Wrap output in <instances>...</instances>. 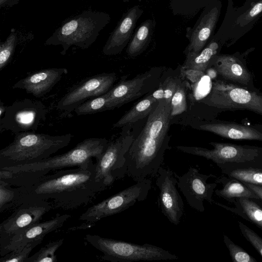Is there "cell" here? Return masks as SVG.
Listing matches in <instances>:
<instances>
[{
  "instance_id": "obj_1",
  "label": "cell",
  "mask_w": 262,
  "mask_h": 262,
  "mask_svg": "<svg viewBox=\"0 0 262 262\" xmlns=\"http://www.w3.org/2000/svg\"><path fill=\"white\" fill-rule=\"evenodd\" d=\"M53 172L44 176L29 192L31 197L49 202L53 209L71 210L85 206L107 188L96 178L93 159Z\"/></svg>"
},
{
  "instance_id": "obj_2",
  "label": "cell",
  "mask_w": 262,
  "mask_h": 262,
  "mask_svg": "<svg viewBox=\"0 0 262 262\" xmlns=\"http://www.w3.org/2000/svg\"><path fill=\"white\" fill-rule=\"evenodd\" d=\"M170 102L160 100L125 155L126 175L137 182L157 176L168 146Z\"/></svg>"
},
{
  "instance_id": "obj_3",
  "label": "cell",
  "mask_w": 262,
  "mask_h": 262,
  "mask_svg": "<svg viewBox=\"0 0 262 262\" xmlns=\"http://www.w3.org/2000/svg\"><path fill=\"white\" fill-rule=\"evenodd\" d=\"M73 135L61 136L24 132L16 133L13 141L0 149V168L37 162L67 146Z\"/></svg>"
},
{
  "instance_id": "obj_4",
  "label": "cell",
  "mask_w": 262,
  "mask_h": 262,
  "mask_svg": "<svg viewBox=\"0 0 262 262\" xmlns=\"http://www.w3.org/2000/svg\"><path fill=\"white\" fill-rule=\"evenodd\" d=\"M110 15L102 11L86 10L65 21L46 41V45H60V54L66 55L70 47L82 49L96 41L101 31L108 24Z\"/></svg>"
},
{
  "instance_id": "obj_5",
  "label": "cell",
  "mask_w": 262,
  "mask_h": 262,
  "mask_svg": "<svg viewBox=\"0 0 262 262\" xmlns=\"http://www.w3.org/2000/svg\"><path fill=\"white\" fill-rule=\"evenodd\" d=\"M108 140L90 138L78 143L68 151L31 164L4 167L0 169L14 172H40L45 176L51 171L79 166L94 158L98 160L104 150Z\"/></svg>"
},
{
  "instance_id": "obj_6",
  "label": "cell",
  "mask_w": 262,
  "mask_h": 262,
  "mask_svg": "<svg viewBox=\"0 0 262 262\" xmlns=\"http://www.w3.org/2000/svg\"><path fill=\"white\" fill-rule=\"evenodd\" d=\"M84 240L102 253L100 259L103 260L133 262L179 258L161 247L148 244L139 245L90 234L85 235Z\"/></svg>"
},
{
  "instance_id": "obj_7",
  "label": "cell",
  "mask_w": 262,
  "mask_h": 262,
  "mask_svg": "<svg viewBox=\"0 0 262 262\" xmlns=\"http://www.w3.org/2000/svg\"><path fill=\"white\" fill-rule=\"evenodd\" d=\"M133 125L122 127L120 135L108 141L106 146L95 163L96 178L107 188L116 180L126 175L125 155L134 139Z\"/></svg>"
},
{
  "instance_id": "obj_8",
  "label": "cell",
  "mask_w": 262,
  "mask_h": 262,
  "mask_svg": "<svg viewBox=\"0 0 262 262\" xmlns=\"http://www.w3.org/2000/svg\"><path fill=\"white\" fill-rule=\"evenodd\" d=\"M151 188V181L146 178L122 190L89 207L79 216L88 225L94 224L103 218L120 213L138 202L145 200Z\"/></svg>"
},
{
  "instance_id": "obj_9",
  "label": "cell",
  "mask_w": 262,
  "mask_h": 262,
  "mask_svg": "<svg viewBox=\"0 0 262 262\" xmlns=\"http://www.w3.org/2000/svg\"><path fill=\"white\" fill-rule=\"evenodd\" d=\"M201 102L219 108L247 110L262 115L260 95L221 80L212 82L210 93Z\"/></svg>"
},
{
  "instance_id": "obj_10",
  "label": "cell",
  "mask_w": 262,
  "mask_h": 262,
  "mask_svg": "<svg viewBox=\"0 0 262 262\" xmlns=\"http://www.w3.org/2000/svg\"><path fill=\"white\" fill-rule=\"evenodd\" d=\"M261 12L262 0H246L238 8L228 0L224 19L215 35L224 43L228 40L236 41L253 28Z\"/></svg>"
},
{
  "instance_id": "obj_11",
  "label": "cell",
  "mask_w": 262,
  "mask_h": 262,
  "mask_svg": "<svg viewBox=\"0 0 262 262\" xmlns=\"http://www.w3.org/2000/svg\"><path fill=\"white\" fill-rule=\"evenodd\" d=\"M117 80L115 73H103L86 78L69 89L57 104V108L66 114L92 98L109 91Z\"/></svg>"
},
{
  "instance_id": "obj_12",
  "label": "cell",
  "mask_w": 262,
  "mask_h": 262,
  "mask_svg": "<svg viewBox=\"0 0 262 262\" xmlns=\"http://www.w3.org/2000/svg\"><path fill=\"white\" fill-rule=\"evenodd\" d=\"M209 144L213 147V149L181 145L176 146V148L185 153L210 160L216 164L262 159V148L257 146L214 142Z\"/></svg>"
},
{
  "instance_id": "obj_13",
  "label": "cell",
  "mask_w": 262,
  "mask_h": 262,
  "mask_svg": "<svg viewBox=\"0 0 262 262\" xmlns=\"http://www.w3.org/2000/svg\"><path fill=\"white\" fill-rule=\"evenodd\" d=\"M178 179V187L186 199L187 204L194 210L203 212L205 211L204 202L213 203V193L217 183H208L210 178H216L212 174H205L193 167H190L188 171L180 176L173 172Z\"/></svg>"
},
{
  "instance_id": "obj_14",
  "label": "cell",
  "mask_w": 262,
  "mask_h": 262,
  "mask_svg": "<svg viewBox=\"0 0 262 262\" xmlns=\"http://www.w3.org/2000/svg\"><path fill=\"white\" fill-rule=\"evenodd\" d=\"M158 71L152 68L148 71L127 79L123 76L119 81L108 91L109 103L111 110L135 100L152 92L156 88Z\"/></svg>"
},
{
  "instance_id": "obj_15",
  "label": "cell",
  "mask_w": 262,
  "mask_h": 262,
  "mask_svg": "<svg viewBox=\"0 0 262 262\" xmlns=\"http://www.w3.org/2000/svg\"><path fill=\"white\" fill-rule=\"evenodd\" d=\"M46 109L39 101L24 100L6 108L0 122V129L16 133L36 129L45 119Z\"/></svg>"
},
{
  "instance_id": "obj_16",
  "label": "cell",
  "mask_w": 262,
  "mask_h": 262,
  "mask_svg": "<svg viewBox=\"0 0 262 262\" xmlns=\"http://www.w3.org/2000/svg\"><path fill=\"white\" fill-rule=\"evenodd\" d=\"M52 209V206L49 202L30 196L0 224V240L10 237L40 222L43 216Z\"/></svg>"
},
{
  "instance_id": "obj_17",
  "label": "cell",
  "mask_w": 262,
  "mask_h": 262,
  "mask_svg": "<svg viewBox=\"0 0 262 262\" xmlns=\"http://www.w3.org/2000/svg\"><path fill=\"white\" fill-rule=\"evenodd\" d=\"M156 185L159 189L158 205L162 214L175 226L184 213L183 199L176 187L178 179L169 168L161 166L157 172Z\"/></svg>"
},
{
  "instance_id": "obj_18",
  "label": "cell",
  "mask_w": 262,
  "mask_h": 262,
  "mask_svg": "<svg viewBox=\"0 0 262 262\" xmlns=\"http://www.w3.org/2000/svg\"><path fill=\"white\" fill-rule=\"evenodd\" d=\"M70 217L68 214H58L50 220L32 225L10 237L0 240V256L21 250L31 242H42L46 235L61 228Z\"/></svg>"
},
{
  "instance_id": "obj_19",
  "label": "cell",
  "mask_w": 262,
  "mask_h": 262,
  "mask_svg": "<svg viewBox=\"0 0 262 262\" xmlns=\"http://www.w3.org/2000/svg\"><path fill=\"white\" fill-rule=\"evenodd\" d=\"M222 8L220 0H210L192 27L186 28V37L189 40L185 53H199L214 34Z\"/></svg>"
},
{
  "instance_id": "obj_20",
  "label": "cell",
  "mask_w": 262,
  "mask_h": 262,
  "mask_svg": "<svg viewBox=\"0 0 262 262\" xmlns=\"http://www.w3.org/2000/svg\"><path fill=\"white\" fill-rule=\"evenodd\" d=\"M143 13V9L135 5L123 14L103 47L104 55H116L123 50L130 40L136 23Z\"/></svg>"
},
{
  "instance_id": "obj_21",
  "label": "cell",
  "mask_w": 262,
  "mask_h": 262,
  "mask_svg": "<svg viewBox=\"0 0 262 262\" xmlns=\"http://www.w3.org/2000/svg\"><path fill=\"white\" fill-rule=\"evenodd\" d=\"M68 73L64 68H50L35 73L15 84L13 88L25 89L35 97H41L48 93Z\"/></svg>"
},
{
  "instance_id": "obj_22",
  "label": "cell",
  "mask_w": 262,
  "mask_h": 262,
  "mask_svg": "<svg viewBox=\"0 0 262 262\" xmlns=\"http://www.w3.org/2000/svg\"><path fill=\"white\" fill-rule=\"evenodd\" d=\"M209 64L213 66L217 74L227 80L248 85L251 76L239 59L235 55H215Z\"/></svg>"
},
{
  "instance_id": "obj_23",
  "label": "cell",
  "mask_w": 262,
  "mask_h": 262,
  "mask_svg": "<svg viewBox=\"0 0 262 262\" xmlns=\"http://www.w3.org/2000/svg\"><path fill=\"white\" fill-rule=\"evenodd\" d=\"M216 165L225 176L243 183L262 186V159L241 162H227Z\"/></svg>"
},
{
  "instance_id": "obj_24",
  "label": "cell",
  "mask_w": 262,
  "mask_h": 262,
  "mask_svg": "<svg viewBox=\"0 0 262 262\" xmlns=\"http://www.w3.org/2000/svg\"><path fill=\"white\" fill-rule=\"evenodd\" d=\"M200 129L234 140L262 141V133L254 128L234 123H217L201 125Z\"/></svg>"
},
{
  "instance_id": "obj_25",
  "label": "cell",
  "mask_w": 262,
  "mask_h": 262,
  "mask_svg": "<svg viewBox=\"0 0 262 262\" xmlns=\"http://www.w3.org/2000/svg\"><path fill=\"white\" fill-rule=\"evenodd\" d=\"M213 203L255 225L262 230V201L246 197L236 198L232 208L216 202Z\"/></svg>"
},
{
  "instance_id": "obj_26",
  "label": "cell",
  "mask_w": 262,
  "mask_h": 262,
  "mask_svg": "<svg viewBox=\"0 0 262 262\" xmlns=\"http://www.w3.org/2000/svg\"><path fill=\"white\" fill-rule=\"evenodd\" d=\"M224 44V42L213 34L199 53H186V60L182 68L196 70L205 73L213 58L219 54Z\"/></svg>"
},
{
  "instance_id": "obj_27",
  "label": "cell",
  "mask_w": 262,
  "mask_h": 262,
  "mask_svg": "<svg viewBox=\"0 0 262 262\" xmlns=\"http://www.w3.org/2000/svg\"><path fill=\"white\" fill-rule=\"evenodd\" d=\"M216 183L221 184L223 187L215 189V194L229 203L233 204L236 198L241 197L259 200L243 182L236 179L222 176L217 179Z\"/></svg>"
},
{
  "instance_id": "obj_28",
  "label": "cell",
  "mask_w": 262,
  "mask_h": 262,
  "mask_svg": "<svg viewBox=\"0 0 262 262\" xmlns=\"http://www.w3.org/2000/svg\"><path fill=\"white\" fill-rule=\"evenodd\" d=\"M30 187L15 186L7 183L0 185V214L17 207L30 197Z\"/></svg>"
},
{
  "instance_id": "obj_29",
  "label": "cell",
  "mask_w": 262,
  "mask_h": 262,
  "mask_svg": "<svg viewBox=\"0 0 262 262\" xmlns=\"http://www.w3.org/2000/svg\"><path fill=\"white\" fill-rule=\"evenodd\" d=\"M156 26L154 20L148 19L137 29L127 45L126 52L128 56L135 57L142 53L148 46Z\"/></svg>"
},
{
  "instance_id": "obj_30",
  "label": "cell",
  "mask_w": 262,
  "mask_h": 262,
  "mask_svg": "<svg viewBox=\"0 0 262 262\" xmlns=\"http://www.w3.org/2000/svg\"><path fill=\"white\" fill-rule=\"evenodd\" d=\"M158 101L149 93L147 94L114 123L113 127H122L127 125H134L137 121L147 117L157 105Z\"/></svg>"
},
{
  "instance_id": "obj_31",
  "label": "cell",
  "mask_w": 262,
  "mask_h": 262,
  "mask_svg": "<svg viewBox=\"0 0 262 262\" xmlns=\"http://www.w3.org/2000/svg\"><path fill=\"white\" fill-rule=\"evenodd\" d=\"M26 37L19 30L11 29L9 35L3 41H0V70L12 57L16 47Z\"/></svg>"
},
{
  "instance_id": "obj_32",
  "label": "cell",
  "mask_w": 262,
  "mask_h": 262,
  "mask_svg": "<svg viewBox=\"0 0 262 262\" xmlns=\"http://www.w3.org/2000/svg\"><path fill=\"white\" fill-rule=\"evenodd\" d=\"M108 96V91L105 94L88 99L76 107L74 111L77 115H84L111 110Z\"/></svg>"
},
{
  "instance_id": "obj_33",
  "label": "cell",
  "mask_w": 262,
  "mask_h": 262,
  "mask_svg": "<svg viewBox=\"0 0 262 262\" xmlns=\"http://www.w3.org/2000/svg\"><path fill=\"white\" fill-rule=\"evenodd\" d=\"M63 241V238H60L48 243L34 255L28 257L25 262H56V252Z\"/></svg>"
},
{
  "instance_id": "obj_34",
  "label": "cell",
  "mask_w": 262,
  "mask_h": 262,
  "mask_svg": "<svg viewBox=\"0 0 262 262\" xmlns=\"http://www.w3.org/2000/svg\"><path fill=\"white\" fill-rule=\"evenodd\" d=\"M180 80L173 77H168L158 87L149 94L157 100H165L170 102Z\"/></svg>"
},
{
  "instance_id": "obj_35",
  "label": "cell",
  "mask_w": 262,
  "mask_h": 262,
  "mask_svg": "<svg viewBox=\"0 0 262 262\" xmlns=\"http://www.w3.org/2000/svg\"><path fill=\"white\" fill-rule=\"evenodd\" d=\"M170 116L174 117L185 112L187 109L185 83L180 82L171 101Z\"/></svg>"
},
{
  "instance_id": "obj_36",
  "label": "cell",
  "mask_w": 262,
  "mask_h": 262,
  "mask_svg": "<svg viewBox=\"0 0 262 262\" xmlns=\"http://www.w3.org/2000/svg\"><path fill=\"white\" fill-rule=\"evenodd\" d=\"M223 239L233 262H257L254 257L235 244L226 235H223Z\"/></svg>"
},
{
  "instance_id": "obj_37",
  "label": "cell",
  "mask_w": 262,
  "mask_h": 262,
  "mask_svg": "<svg viewBox=\"0 0 262 262\" xmlns=\"http://www.w3.org/2000/svg\"><path fill=\"white\" fill-rule=\"evenodd\" d=\"M41 242L36 241L27 244L20 250L10 252L0 257V262H25L32 250Z\"/></svg>"
},
{
  "instance_id": "obj_38",
  "label": "cell",
  "mask_w": 262,
  "mask_h": 262,
  "mask_svg": "<svg viewBox=\"0 0 262 262\" xmlns=\"http://www.w3.org/2000/svg\"><path fill=\"white\" fill-rule=\"evenodd\" d=\"M240 231L244 237L251 244L260 256H262V238L251 229L241 221H238Z\"/></svg>"
},
{
  "instance_id": "obj_39",
  "label": "cell",
  "mask_w": 262,
  "mask_h": 262,
  "mask_svg": "<svg viewBox=\"0 0 262 262\" xmlns=\"http://www.w3.org/2000/svg\"><path fill=\"white\" fill-rule=\"evenodd\" d=\"M205 73L196 70L181 68L182 75L193 84L199 82L203 76L205 75Z\"/></svg>"
},
{
  "instance_id": "obj_40",
  "label": "cell",
  "mask_w": 262,
  "mask_h": 262,
  "mask_svg": "<svg viewBox=\"0 0 262 262\" xmlns=\"http://www.w3.org/2000/svg\"><path fill=\"white\" fill-rule=\"evenodd\" d=\"M260 200L262 201V186L249 183H243Z\"/></svg>"
},
{
  "instance_id": "obj_41",
  "label": "cell",
  "mask_w": 262,
  "mask_h": 262,
  "mask_svg": "<svg viewBox=\"0 0 262 262\" xmlns=\"http://www.w3.org/2000/svg\"><path fill=\"white\" fill-rule=\"evenodd\" d=\"M20 0H0V10L9 9L18 4Z\"/></svg>"
},
{
  "instance_id": "obj_42",
  "label": "cell",
  "mask_w": 262,
  "mask_h": 262,
  "mask_svg": "<svg viewBox=\"0 0 262 262\" xmlns=\"http://www.w3.org/2000/svg\"><path fill=\"white\" fill-rule=\"evenodd\" d=\"M205 73L211 80H214L218 74L216 70L214 68L211 67L207 68Z\"/></svg>"
},
{
  "instance_id": "obj_43",
  "label": "cell",
  "mask_w": 262,
  "mask_h": 262,
  "mask_svg": "<svg viewBox=\"0 0 262 262\" xmlns=\"http://www.w3.org/2000/svg\"><path fill=\"white\" fill-rule=\"evenodd\" d=\"M6 108L7 107H6L5 106L0 105V122H1V121L2 119L1 117H3V115H4V113L6 111Z\"/></svg>"
},
{
  "instance_id": "obj_44",
  "label": "cell",
  "mask_w": 262,
  "mask_h": 262,
  "mask_svg": "<svg viewBox=\"0 0 262 262\" xmlns=\"http://www.w3.org/2000/svg\"><path fill=\"white\" fill-rule=\"evenodd\" d=\"M130 0H122L123 2H128Z\"/></svg>"
}]
</instances>
